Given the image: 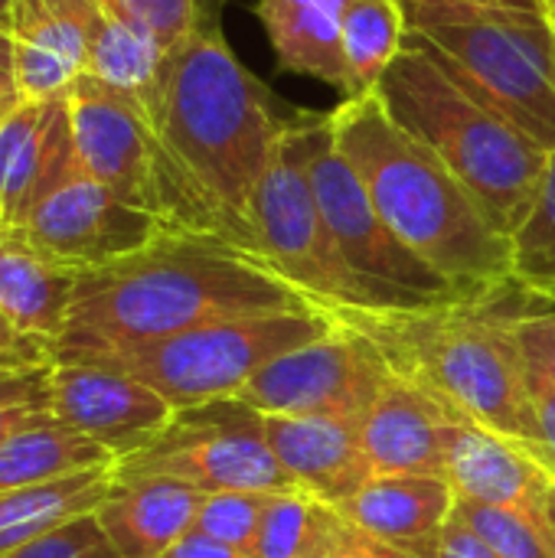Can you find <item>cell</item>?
Wrapping results in <instances>:
<instances>
[{
    "label": "cell",
    "instance_id": "cell-8",
    "mask_svg": "<svg viewBox=\"0 0 555 558\" xmlns=\"http://www.w3.org/2000/svg\"><path fill=\"white\" fill-rule=\"evenodd\" d=\"M334 327L327 311H278L203 324L164 340L88 353L65 363H95L150 386L170 409L236 399L275 356L298 350Z\"/></svg>",
    "mask_w": 555,
    "mask_h": 558
},
{
    "label": "cell",
    "instance_id": "cell-32",
    "mask_svg": "<svg viewBox=\"0 0 555 558\" xmlns=\"http://www.w3.org/2000/svg\"><path fill=\"white\" fill-rule=\"evenodd\" d=\"M52 363L46 366H0V441L52 418Z\"/></svg>",
    "mask_w": 555,
    "mask_h": 558
},
{
    "label": "cell",
    "instance_id": "cell-26",
    "mask_svg": "<svg viewBox=\"0 0 555 558\" xmlns=\"http://www.w3.org/2000/svg\"><path fill=\"white\" fill-rule=\"evenodd\" d=\"M347 517L304 490L272 494L258 523L252 558H330L347 533Z\"/></svg>",
    "mask_w": 555,
    "mask_h": 558
},
{
    "label": "cell",
    "instance_id": "cell-28",
    "mask_svg": "<svg viewBox=\"0 0 555 558\" xmlns=\"http://www.w3.org/2000/svg\"><path fill=\"white\" fill-rule=\"evenodd\" d=\"M514 248V281L530 291H543L555 284V150L536 193V203L523 226L510 235Z\"/></svg>",
    "mask_w": 555,
    "mask_h": 558
},
{
    "label": "cell",
    "instance_id": "cell-4",
    "mask_svg": "<svg viewBox=\"0 0 555 558\" xmlns=\"http://www.w3.org/2000/svg\"><path fill=\"white\" fill-rule=\"evenodd\" d=\"M330 124L386 226L429 268L468 298L514 281L510 239L494 229L445 160L389 118L376 92L340 98Z\"/></svg>",
    "mask_w": 555,
    "mask_h": 558
},
{
    "label": "cell",
    "instance_id": "cell-21",
    "mask_svg": "<svg viewBox=\"0 0 555 558\" xmlns=\"http://www.w3.org/2000/svg\"><path fill=\"white\" fill-rule=\"evenodd\" d=\"M203 500L206 494L170 477L114 474L95 517L121 558H160L193 530Z\"/></svg>",
    "mask_w": 555,
    "mask_h": 558
},
{
    "label": "cell",
    "instance_id": "cell-22",
    "mask_svg": "<svg viewBox=\"0 0 555 558\" xmlns=\"http://www.w3.org/2000/svg\"><path fill=\"white\" fill-rule=\"evenodd\" d=\"M72 288V268L36 252L16 229H0V314L23 337L56 343L65 330Z\"/></svg>",
    "mask_w": 555,
    "mask_h": 558
},
{
    "label": "cell",
    "instance_id": "cell-20",
    "mask_svg": "<svg viewBox=\"0 0 555 558\" xmlns=\"http://www.w3.org/2000/svg\"><path fill=\"white\" fill-rule=\"evenodd\" d=\"M363 451L373 474H425L448 481L445 435L432 392L393 369L363 415Z\"/></svg>",
    "mask_w": 555,
    "mask_h": 558
},
{
    "label": "cell",
    "instance_id": "cell-25",
    "mask_svg": "<svg viewBox=\"0 0 555 558\" xmlns=\"http://www.w3.org/2000/svg\"><path fill=\"white\" fill-rule=\"evenodd\" d=\"M114 458L92 438L46 418L0 441V494L72 477L92 468H111Z\"/></svg>",
    "mask_w": 555,
    "mask_h": 558
},
{
    "label": "cell",
    "instance_id": "cell-38",
    "mask_svg": "<svg viewBox=\"0 0 555 558\" xmlns=\"http://www.w3.org/2000/svg\"><path fill=\"white\" fill-rule=\"evenodd\" d=\"M330 558H412L406 556V553H399V549H393V546H386V543H379L376 536H370V533H363V530H357L353 523L347 526V533H343V539L337 543V549L330 553Z\"/></svg>",
    "mask_w": 555,
    "mask_h": 558
},
{
    "label": "cell",
    "instance_id": "cell-15",
    "mask_svg": "<svg viewBox=\"0 0 555 558\" xmlns=\"http://www.w3.org/2000/svg\"><path fill=\"white\" fill-rule=\"evenodd\" d=\"M49 389L52 418L101 445L114 464L147 448L173 418L150 386L95 363H52Z\"/></svg>",
    "mask_w": 555,
    "mask_h": 558
},
{
    "label": "cell",
    "instance_id": "cell-44",
    "mask_svg": "<svg viewBox=\"0 0 555 558\" xmlns=\"http://www.w3.org/2000/svg\"><path fill=\"white\" fill-rule=\"evenodd\" d=\"M550 314H553V327H555V304H553V307H550Z\"/></svg>",
    "mask_w": 555,
    "mask_h": 558
},
{
    "label": "cell",
    "instance_id": "cell-23",
    "mask_svg": "<svg viewBox=\"0 0 555 558\" xmlns=\"http://www.w3.org/2000/svg\"><path fill=\"white\" fill-rule=\"evenodd\" d=\"M350 0H258V20L285 72L347 92L340 26Z\"/></svg>",
    "mask_w": 555,
    "mask_h": 558
},
{
    "label": "cell",
    "instance_id": "cell-17",
    "mask_svg": "<svg viewBox=\"0 0 555 558\" xmlns=\"http://www.w3.org/2000/svg\"><path fill=\"white\" fill-rule=\"evenodd\" d=\"M98 20V0H13L7 29L23 101L69 95L85 75L88 36Z\"/></svg>",
    "mask_w": 555,
    "mask_h": 558
},
{
    "label": "cell",
    "instance_id": "cell-16",
    "mask_svg": "<svg viewBox=\"0 0 555 558\" xmlns=\"http://www.w3.org/2000/svg\"><path fill=\"white\" fill-rule=\"evenodd\" d=\"M79 167L69 98L20 101L0 121L3 229L23 226L36 203Z\"/></svg>",
    "mask_w": 555,
    "mask_h": 558
},
{
    "label": "cell",
    "instance_id": "cell-24",
    "mask_svg": "<svg viewBox=\"0 0 555 558\" xmlns=\"http://www.w3.org/2000/svg\"><path fill=\"white\" fill-rule=\"evenodd\" d=\"M111 481H114V464L0 494V556H10L13 549L33 543L36 536L75 517L95 513L105 504Z\"/></svg>",
    "mask_w": 555,
    "mask_h": 558
},
{
    "label": "cell",
    "instance_id": "cell-29",
    "mask_svg": "<svg viewBox=\"0 0 555 558\" xmlns=\"http://www.w3.org/2000/svg\"><path fill=\"white\" fill-rule=\"evenodd\" d=\"M520 347L527 360V386L540 435L555 461V327L550 307L530 311L520 320Z\"/></svg>",
    "mask_w": 555,
    "mask_h": 558
},
{
    "label": "cell",
    "instance_id": "cell-6",
    "mask_svg": "<svg viewBox=\"0 0 555 558\" xmlns=\"http://www.w3.org/2000/svg\"><path fill=\"white\" fill-rule=\"evenodd\" d=\"M406 36L471 98L555 150V20L523 10L412 3Z\"/></svg>",
    "mask_w": 555,
    "mask_h": 558
},
{
    "label": "cell",
    "instance_id": "cell-36",
    "mask_svg": "<svg viewBox=\"0 0 555 558\" xmlns=\"http://www.w3.org/2000/svg\"><path fill=\"white\" fill-rule=\"evenodd\" d=\"M435 558H497L491 549H487V543L458 517V513H451V520H448V526H445V533H442V543H438V556Z\"/></svg>",
    "mask_w": 555,
    "mask_h": 558
},
{
    "label": "cell",
    "instance_id": "cell-2",
    "mask_svg": "<svg viewBox=\"0 0 555 558\" xmlns=\"http://www.w3.org/2000/svg\"><path fill=\"white\" fill-rule=\"evenodd\" d=\"M278 311H314V304L255 252L213 232L164 229L144 248L75 275L52 363Z\"/></svg>",
    "mask_w": 555,
    "mask_h": 558
},
{
    "label": "cell",
    "instance_id": "cell-5",
    "mask_svg": "<svg viewBox=\"0 0 555 558\" xmlns=\"http://www.w3.org/2000/svg\"><path fill=\"white\" fill-rule=\"evenodd\" d=\"M376 98L402 131L445 160L500 235L510 239L523 226L550 163L546 147L458 88L409 36Z\"/></svg>",
    "mask_w": 555,
    "mask_h": 558
},
{
    "label": "cell",
    "instance_id": "cell-18",
    "mask_svg": "<svg viewBox=\"0 0 555 558\" xmlns=\"http://www.w3.org/2000/svg\"><path fill=\"white\" fill-rule=\"evenodd\" d=\"M265 438L294 490L347 504L370 477L363 415H265Z\"/></svg>",
    "mask_w": 555,
    "mask_h": 558
},
{
    "label": "cell",
    "instance_id": "cell-33",
    "mask_svg": "<svg viewBox=\"0 0 555 558\" xmlns=\"http://www.w3.org/2000/svg\"><path fill=\"white\" fill-rule=\"evenodd\" d=\"M272 494H252V490H226V494H209L196 513L193 530L206 533L226 546L236 549H252L258 523L265 517ZM252 556V553H249Z\"/></svg>",
    "mask_w": 555,
    "mask_h": 558
},
{
    "label": "cell",
    "instance_id": "cell-39",
    "mask_svg": "<svg viewBox=\"0 0 555 558\" xmlns=\"http://www.w3.org/2000/svg\"><path fill=\"white\" fill-rule=\"evenodd\" d=\"M20 88H16V65H13V36L7 23H0V118H7L20 105Z\"/></svg>",
    "mask_w": 555,
    "mask_h": 558
},
{
    "label": "cell",
    "instance_id": "cell-30",
    "mask_svg": "<svg viewBox=\"0 0 555 558\" xmlns=\"http://www.w3.org/2000/svg\"><path fill=\"white\" fill-rule=\"evenodd\" d=\"M455 513L487 543L497 558H555L546 536L514 510L487 507L455 494Z\"/></svg>",
    "mask_w": 555,
    "mask_h": 558
},
{
    "label": "cell",
    "instance_id": "cell-34",
    "mask_svg": "<svg viewBox=\"0 0 555 558\" xmlns=\"http://www.w3.org/2000/svg\"><path fill=\"white\" fill-rule=\"evenodd\" d=\"M0 558H121L95 513L75 517Z\"/></svg>",
    "mask_w": 555,
    "mask_h": 558
},
{
    "label": "cell",
    "instance_id": "cell-43",
    "mask_svg": "<svg viewBox=\"0 0 555 558\" xmlns=\"http://www.w3.org/2000/svg\"><path fill=\"white\" fill-rule=\"evenodd\" d=\"M546 3H550V16L555 20V0H546Z\"/></svg>",
    "mask_w": 555,
    "mask_h": 558
},
{
    "label": "cell",
    "instance_id": "cell-46",
    "mask_svg": "<svg viewBox=\"0 0 555 558\" xmlns=\"http://www.w3.org/2000/svg\"><path fill=\"white\" fill-rule=\"evenodd\" d=\"M0 121H3V118H0Z\"/></svg>",
    "mask_w": 555,
    "mask_h": 558
},
{
    "label": "cell",
    "instance_id": "cell-37",
    "mask_svg": "<svg viewBox=\"0 0 555 558\" xmlns=\"http://www.w3.org/2000/svg\"><path fill=\"white\" fill-rule=\"evenodd\" d=\"M160 558H252L245 549H236V546H226V543H219V539H213V536H206V533H196V530H190V533H183L167 553Z\"/></svg>",
    "mask_w": 555,
    "mask_h": 558
},
{
    "label": "cell",
    "instance_id": "cell-3",
    "mask_svg": "<svg viewBox=\"0 0 555 558\" xmlns=\"http://www.w3.org/2000/svg\"><path fill=\"white\" fill-rule=\"evenodd\" d=\"M546 307L520 281L419 311H337L334 320L370 337L393 369L432 386L481 425L543 448L527 386L520 320Z\"/></svg>",
    "mask_w": 555,
    "mask_h": 558
},
{
    "label": "cell",
    "instance_id": "cell-19",
    "mask_svg": "<svg viewBox=\"0 0 555 558\" xmlns=\"http://www.w3.org/2000/svg\"><path fill=\"white\" fill-rule=\"evenodd\" d=\"M347 523L412 558H435L455 513V487L425 474H373L347 504Z\"/></svg>",
    "mask_w": 555,
    "mask_h": 558
},
{
    "label": "cell",
    "instance_id": "cell-31",
    "mask_svg": "<svg viewBox=\"0 0 555 558\" xmlns=\"http://www.w3.org/2000/svg\"><path fill=\"white\" fill-rule=\"evenodd\" d=\"M98 7L111 20L164 46L167 52L186 43L203 26L200 0H98Z\"/></svg>",
    "mask_w": 555,
    "mask_h": 558
},
{
    "label": "cell",
    "instance_id": "cell-27",
    "mask_svg": "<svg viewBox=\"0 0 555 558\" xmlns=\"http://www.w3.org/2000/svg\"><path fill=\"white\" fill-rule=\"evenodd\" d=\"M406 16L399 0H350L340 26L347 92L343 98H360L376 92L383 72L402 52Z\"/></svg>",
    "mask_w": 555,
    "mask_h": 558
},
{
    "label": "cell",
    "instance_id": "cell-35",
    "mask_svg": "<svg viewBox=\"0 0 555 558\" xmlns=\"http://www.w3.org/2000/svg\"><path fill=\"white\" fill-rule=\"evenodd\" d=\"M52 363V343L23 337L3 314H0V366L20 369V366H46Z\"/></svg>",
    "mask_w": 555,
    "mask_h": 558
},
{
    "label": "cell",
    "instance_id": "cell-13",
    "mask_svg": "<svg viewBox=\"0 0 555 558\" xmlns=\"http://www.w3.org/2000/svg\"><path fill=\"white\" fill-rule=\"evenodd\" d=\"M65 98L82 170L124 203L157 216L167 226L164 157L141 105L92 75H82Z\"/></svg>",
    "mask_w": 555,
    "mask_h": 558
},
{
    "label": "cell",
    "instance_id": "cell-41",
    "mask_svg": "<svg viewBox=\"0 0 555 558\" xmlns=\"http://www.w3.org/2000/svg\"><path fill=\"white\" fill-rule=\"evenodd\" d=\"M533 294H536V298H540V301H543L546 307H553V304H555V284H553V288H543V291H533Z\"/></svg>",
    "mask_w": 555,
    "mask_h": 558
},
{
    "label": "cell",
    "instance_id": "cell-1",
    "mask_svg": "<svg viewBox=\"0 0 555 558\" xmlns=\"http://www.w3.org/2000/svg\"><path fill=\"white\" fill-rule=\"evenodd\" d=\"M167 177V226L222 235L249 252L252 193L272 163L285 121L268 88L236 59L216 26H200L167 52L141 108Z\"/></svg>",
    "mask_w": 555,
    "mask_h": 558
},
{
    "label": "cell",
    "instance_id": "cell-12",
    "mask_svg": "<svg viewBox=\"0 0 555 558\" xmlns=\"http://www.w3.org/2000/svg\"><path fill=\"white\" fill-rule=\"evenodd\" d=\"M425 389L432 392L442 418L448 484L455 487V494L464 500L520 513L546 536L555 553L553 454L481 425L432 386Z\"/></svg>",
    "mask_w": 555,
    "mask_h": 558
},
{
    "label": "cell",
    "instance_id": "cell-7",
    "mask_svg": "<svg viewBox=\"0 0 555 558\" xmlns=\"http://www.w3.org/2000/svg\"><path fill=\"white\" fill-rule=\"evenodd\" d=\"M321 121V111H301L285 121L272 163L252 193L255 255L317 311H412L347 265L317 209L307 157Z\"/></svg>",
    "mask_w": 555,
    "mask_h": 558
},
{
    "label": "cell",
    "instance_id": "cell-14",
    "mask_svg": "<svg viewBox=\"0 0 555 558\" xmlns=\"http://www.w3.org/2000/svg\"><path fill=\"white\" fill-rule=\"evenodd\" d=\"M167 226L114 196L82 167L52 186L16 232L62 268L88 271L154 242Z\"/></svg>",
    "mask_w": 555,
    "mask_h": 558
},
{
    "label": "cell",
    "instance_id": "cell-42",
    "mask_svg": "<svg viewBox=\"0 0 555 558\" xmlns=\"http://www.w3.org/2000/svg\"><path fill=\"white\" fill-rule=\"evenodd\" d=\"M10 7H13V0H0V23L10 20Z\"/></svg>",
    "mask_w": 555,
    "mask_h": 558
},
{
    "label": "cell",
    "instance_id": "cell-45",
    "mask_svg": "<svg viewBox=\"0 0 555 558\" xmlns=\"http://www.w3.org/2000/svg\"><path fill=\"white\" fill-rule=\"evenodd\" d=\"M0 229H3V209H0Z\"/></svg>",
    "mask_w": 555,
    "mask_h": 558
},
{
    "label": "cell",
    "instance_id": "cell-11",
    "mask_svg": "<svg viewBox=\"0 0 555 558\" xmlns=\"http://www.w3.org/2000/svg\"><path fill=\"white\" fill-rule=\"evenodd\" d=\"M393 366L360 330L334 327L262 366L236 396L262 415H366Z\"/></svg>",
    "mask_w": 555,
    "mask_h": 558
},
{
    "label": "cell",
    "instance_id": "cell-9",
    "mask_svg": "<svg viewBox=\"0 0 555 558\" xmlns=\"http://www.w3.org/2000/svg\"><path fill=\"white\" fill-rule=\"evenodd\" d=\"M124 477H170L200 494L294 490L265 438V415L242 399H213L177 409L164 432L114 464Z\"/></svg>",
    "mask_w": 555,
    "mask_h": 558
},
{
    "label": "cell",
    "instance_id": "cell-10",
    "mask_svg": "<svg viewBox=\"0 0 555 558\" xmlns=\"http://www.w3.org/2000/svg\"><path fill=\"white\" fill-rule=\"evenodd\" d=\"M307 177L317 209L340 255L360 278L389 291L412 311L468 298L448 278L429 268L409 245H402V239L386 226L363 180L357 177V170L350 167V160L340 154L334 141L330 111H324V121L314 134Z\"/></svg>",
    "mask_w": 555,
    "mask_h": 558
},
{
    "label": "cell",
    "instance_id": "cell-40",
    "mask_svg": "<svg viewBox=\"0 0 555 558\" xmlns=\"http://www.w3.org/2000/svg\"><path fill=\"white\" fill-rule=\"evenodd\" d=\"M402 7L412 3H455V7H491V10H523V13H543L550 16L546 0H399Z\"/></svg>",
    "mask_w": 555,
    "mask_h": 558
}]
</instances>
